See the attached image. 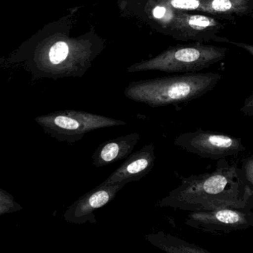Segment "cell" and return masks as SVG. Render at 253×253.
<instances>
[{
  "label": "cell",
  "mask_w": 253,
  "mask_h": 253,
  "mask_svg": "<svg viewBox=\"0 0 253 253\" xmlns=\"http://www.w3.org/2000/svg\"><path fill=\"white\" fill-rule=\"evenodd\" d=\"M156 206L189 211L253 208V187L247 184L241 169L223 158L217 160L212 172L182 177L180 186Z\"/></svg>",
  "instance_id": "1"
},
{
  "label": "cell",
  "mask_w": 253,
  "mask_h": 253,
  "mask_svg": "<svg viewBox=\"0 0 253 253\" xmlns=\"http://www.w3.org/2000/svg\"><path fill=\"white\" fill-rule=\"evenodd\" d=\"M220 75L194 74L132 82L126 88L127 98L151 107L187 103L211 91Z\"/></svg>",
  "instance_id": "2"
},
{
  "label": "cell",
  "mask_w": 253,
  "mask_h": 253,
  "mask_svg": "<svg viewBox=\"0 0 253 253\" xmlns=\"http://www.w3.org/2000/svg\"><path fill=\"white\" fill-rule=\"evenodd\" d=\"M226 52L225 48L211 45L174 47L166 50L154 58L132 65L127 72H197L223 60Z\"/></svg>",
  "instance_id": "3"
},
{
  "label": "cell",
  "mask_w": 253,
  "mask_h": 253,
  "mask_svg": "<svg viewBox=\"0 0 253 253\" xmlns=\"http://www.w3.org/2000/svg\"><path fill=\"white\" fill-rule=\"evenodd\" d=\"M45 133L60 142L76 143L94 130L119 126L125 121L81 111L65 110L35 118Z\"/></svg>",
  "instance_id": "4"
},
{
  "label": "cell",
  "mask_w": 253,
  "mask_h": 253,
  "mask_svg": "<svg viewBox=\"0 0 253 253\" xmlns=\"http://www.w3.org/2000/svg\"><path fill=\"white\" fill-rule=\"evenodd\" d=\"M174 143L198 157L217 161L246 150L241 138L202 128L180 134L174 139Z\"/></svg>",
  "instance_id": "5"
},
{
  "label": "cell",
  "mask_w": 253,
  "mask_h": 253,
  "mask_svg": "<svg viewBox=\"0 0 253 253\" xmlns=\"http://www.w3.org/2000/svg\"><path fill=\"white\" fill-rule=\"evenodd\" d=\"M188 226L204 232L224 235L253 226V208H223L190 211L185 220Z\"/></svg>",
  "instance_id": "6"
},
{
  "label": "cell",
  "mask_w": 253,
  "mask_h": 253,
  "mask_svg": "<svg viewBox=\"0 0 253 253\" xmlns=\"http://www.w3.org/2000/svg\"><path fill=\"white\" fill-rule=\"evenodd\" d=\"M125 186L124 184H101L84 194L71 205L63 214L66 221L75 224H84L89 222L97 223L94 211L107 205Z\"/></svg>",
  "instance_id": "7"
},
{
  "label": "cell",
  "mask_w": 253,
  "mask_h": 253,
  "mask_svg": "<svg viewBox=\"0 0 253 253\" xmlns=\"http://www.w3.org/2000/svg\"><path fill=\"white\" fill-rule=\"evenodd\" d=\"M156 156L153 143L145 145L134 152H131L124 162L114 171L103 184H124L139 181L147 175L155 167Z\"/></svg>",
  "instance_id": "8"
},
{
  "label": "cell",
  "mask_w": 253,
  "mask_h": 253,
  "mask_svg": "<svg viewBox=\"0 0 253 253\" xmlns=\"http://www.w3.org/2000/svg\"><path fill=\"white\" fill-rule=\"evenodd\" d=\"M140 139V134L134 132L103 142L93 154V165L105 167L126 159L133 152Z\"/></svg>",
  "instance_id": "9"
},
{
  "label": "cell",
  "mask_w": 253,
  "mask_h": 253,
  "mask_svg": "<svg viewBox=\"0 0 253 253\" xmlns=\"http://www.w3.org/2000/svg\"><path fill=\"white\" fill-rule=\"evenodd\" d=\"M145 238L152 245L169 253H210L208 250L165 233L162 231L145 235Z\"/></svg>",
  "instance_id": "10"
},
{
  "label": "cell",
  "mask_w": 253,
  "mask_h": 253,
  "mask_svg": "<svg viewBox=\"0 0 253 253\" xmlns=\"http://www.w3.org/2000/svg\"><path fill=\"white\" fill-rule=\"evenodd\" d=\"M172 27L185 32H201L217 26L214 19L204 15L179 14L172 19Z\"/></svg>",
  "instance_id": "11"
},
{
  "label": "cell",
  "mask_w": 253,
  "mask_h": 253,
  "mask_svg": "<svg viewBox=\"0 0 253 253\" xmlns=\"http://www.w3.org/2000/svg\"><path fill=\"white\" fill-rule=\"evenodd\" d=\"M249 0H200L201 11L210 14H238L245 12Z\"/></svg>",
  "instance_id": "12"
},
{
  "label": "cell",
  "mask_w": 253,
  "mask_h": 253,
  "mask_svg": "<svg viewBox=\"0 0 253 253\" xmlns=\"http://www.w3.org/2000/svg\"><path fill=\"white\" fill-rule=\"evenodd\" d=\"M23 210V207L16 202L14 196L0 188V216L17 212Z\"/></svg>",
  "instance_id": "13"
},
{
  "label": "cell",
  "mask_w": 253,
  "mask_h": 253,
  "mask_svg": "<svg viewBox=\"0 0 253 253\" xmlns=\"http://www.w3.org/2000/svg\"><path fill=\"white\" fill-rule=\"evenodd\" d=\"M69 46L64 42H58L51 47L49 52V58L53 64H59L67 57Z\"/></svg>",
  "instance_id": "14"
},
{
  "label": "cell",
  "mask_w": 253,
  "mask_h": 253,
  "mask_svg": "<svg viewBox=\"0 0 253 253\" xmlns=\"http://www.w3.org/2000/svg\"><path fill=\"white\" fill-rule=\"evenodd\" d=\"M241 171L247 184L253 187V157L246 158L242 161Z\"/></svg>",
  "instance_id": "15"
},
{
  "label": "cell",
  "mask_w": 253,
  "mask_h": 253,
  "mask_svg": "<svg viewBox=\"0 0 253 253\" xmlns=\"http://www.w3.org/2000/svg\"><path fill=\"white\" fill-rule=\"evenodd\" d=\"M173 8L180 10H199L200 0H170Z\"/></svg>",
  "instance_id": "16"
},
{
  "label": "cell",
  "mask_w": 253,
  "mask_h": 253,
  "mask_svg": "<svg viewBox=\"0 0 253 253\" xmlns=\"http://www.w3.org/2000/svg\"><path fill=\"white\" fill-rule=\"evenodd\" d=\"M253 95L250 96L249 98L246 100L244 106L241 109V112L244 113L245 116L253 117Z\"/></svg>",
  "instance_id": "17"
},
{
  "label": "cell",
  "mask_w": 253,
  "mask_h": 253,
  "mask_svg": "<svg viewBox=\"0 0 253 253\" xmlns=\"http://www.w3.org/2000/svg\"><path fill=\"white\" fill-rule=\"evenodd\" d=\"M167 14V8L164 5H158L152 11V15L157 20H162L165 18Z\"/></svg>",
  "instance_id": "18"
}]
</instances>
